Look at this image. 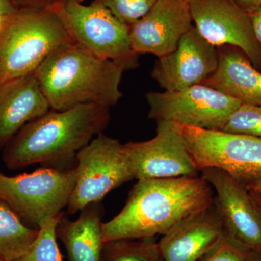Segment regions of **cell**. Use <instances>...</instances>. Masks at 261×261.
Returning a JSON list of instances; mask_svg holds the SVG:
<instances>
[{
  "label": "cell",
  "instance_id": "6da1fadb",
  "mask_svg": "<svg viewBox=\"0 0 261 261\" xmlns=\"http://www.w3.org/2000/svg\"><path fill=\"white\" fill-rule=\"evenodd\" d=\"M214 199L212 187L201 176L138 180L124 207L102 223L103 241L165 235Z\"/></svg>",
  "mask_w": 261,
  "mask_h": 261
},
{
  "label": "cell",
  "instance_id": "7a4b0ae2",
  "mask_svg": "<svg viewBox=\"0 0 261 261\" xmlns=\"http://www.w3.org/2000/svg\"><path fill=\"white\" fill-rule=\"evenodd\" d=\"M111 117V108L97 105L49 109L19 130L3 149V162L10 170L38 163L60 169L74 168L76 154L103 133Z\"/></svg>",
  "mask_w": 261,
  "mask_h": 261
},
{
  "label": "cell",
  "instance_id": "3957f363",
  "mask_svg": "<svg viewBox=\"0 0 261 261\" xmlns=\"http://www.w3.org/2000/svg\"><path fill=\"white\" fill-rule=\"evenodd\" d=\"M124 71L71 42L51 53L34 74L50 109L62 111L86 105L116 106L123 96Z\"/></svg>",
  "mask_w": 261,
  "mask_h": 261
},
{
  "label": "cell",
  "instance_id": "277c9868",
  "mask_svg": "<svg viewBox=\"0 0 261 261\" xmlns=\"http://www.w3.org/2000/svg\"><path fill=\"white\" fill-rule=\"evenodd\" d=\"M73 42L56 13L23 7L0 32V84L34 72L58 48Z\"/></svg>",
  "mask_w": 261,
  "mask_h": 261
},
{
  "label": "cell",
  "instance_id": "5b68a950",
  "mask_svg": "<svg viewBox=\"0 0 261 261\" xmlns=\"http://www.w3.org/2000/svg\"><path fill=\"white\" fill-rule=\"evenodd\" d=\"M60 19L73 42L92 54L119 65L124 70L139 66L132 48L129 27L94 1L85 5L77 0H54L48 7Z\"/></svg>",
  "mask_w": 261,
  "mask_h": 261
},
{
  "label": "cell",
  "instance_id": "8992f818",
  "mask_svg": "<svg viewBox=\"0 0 261 261\" xmlns=\"http://www.w3.org/2000/svg\"><path fill=\"white\" fill-rule=\"evenodd\" d=\"M44 167L9 176L0 173V199L31 227L61 214L74 188L75 168Z\"/></svg>",
  "mask_w": 261,
  "mask_h": 261
},
{
  "label": "cell",
  "instance_id": "52a82bcc",
  "mask_svg": "<svg viewBox=\"0 0 261 261\" xmlns=\"http://www.w3.org/2000/svg\"><path fill=\"white\" fill-rule=\"evenodd\" d=\"M175 123L200 172L219 168L245 187L260 181V138Z\"/></svg>",
  "mask_w": 261,
  "mask_h": 261
},
{
  "label": "cell",
  "instance_id": "ba28073f",
  "mask_svg": "<svg viewBox=\"0 0 261 261\" xmlns=\"http://www.w3.org/2000/svg\"><path fill=\"white\" fill-rule=\"evenodd\" d=\"M75 182L67 206L73 215L101 200L117 187L135 179L123 144L102 133L75 156Z\"/></svg>",
  "mask_w": 261,
  "mask_h": 261
},
{
  "label": "cell",
  "instance_id": "9c48e42d",
  "mask_svg": "<svg viewBox=\"0 0 261 261\" xmlns=\"http://www.w3.org/2000/svg\"><path fill=\"white\" fill-rule=\"evenodd\" d=\"M149 118L207 130H220L242 104L205 84L175 92L146 94Z\"/></svg>",
  "mask_w": 261,
  "mask_h": 261
},
{
  "label": "cell",
  "instance_id": "30bf717a",
  "mask_svg": "<svg viewBox=\"0 0 261 261\" xmlns=\"http://www.w3.org/2000/svg\"><path fill=\"white\" fill-rule=\"evenodd\" d=\"M123 150L135 179L200 176L183 135L173 122L157 121L153 138L123 144Z\"/></svg>",
  "mask_w": 261,
  "mask_h": 261
},
{
  "label": "cell",
  "instance_id": "8fae6325",
  "mask_svg": "<svg viewBox=\"0 0 261 261\" xmlns=\"http://www.w3.org/2000/svg\"><path fill=\"white\" fill-rule=\"evenodd\" d=\"M189 6L194 25L205 40L216 47L239 48L261 69V47L247 12L233 0H194Z\"/></svg>",
  "mask_w": 261,
  "mask_h": 261
},
{
  "label": "cell",
  "instance_id": "7c38bea8",
  "mask_svg": "<svg viewBox=\"0 0 261 261\" xmlns=\"http://www.w3.org/2000/svg\"><path fill=\"white\" fill-rule=\"evenodd\" d=\"M200 172L216 191L214 203L225 232L247 251L261 252V211L249 190L219 168Z\"/></svg>",
  "mask_w": 261,
  "mask_h": 261
},
{
  "label": "cell",
  "instance_id": "4fadbf2b",
  "mask_svg": "<svg viewBox=\"0 0 261 261\" xmlns=\"http://www.w3.org/2000/svg\"><path fill=\"white\" fill-rule=\"evenodd\" d=\"M218 61L217 47L205 40L193 24L174 51L158 58L151 76L164 91L181 90L203 84L216 70Z\"/></svg>",
  "mask_w": 261,
  "mask_h": 261
},
{
  "label": "cell",
  "instance_id": "5bb4252c",
  "mask_svg": "<svg viewBox=\"0 0 261 261\" xmlns=\"http://www.w3.org/2000/svg\"><path fill=\"white\" fill-rule=\"evenodd\" d=\"M193 25L190 6L181 0H159L148 13L129 27L132 48L137 54L167 56L177 47Z\"/></svg>",
  "mask_w": 261,
  "mask_h": 261
},
{
  "label": "cell",
  "instance_id": "9a60e30c",
  "mask_svg": "<svg viewBox=\"0 0 261 261\" xmlns=\"http://www.w3.org/2000/svg\"><path fill=\"white\" fill-rule=\"evenodd\" d=\"M222 221L214 202L182 221L159 241L163 261H198L224 234Z\"/></svg>",
  "mask_w": 261,
  "mask_h": 261
},
{
  "label": "cell",
  "instance_id": "2e32d148",
  "mask_svg": "<svg viewBox=\"0 0 261 261\" xmlns=\"http://www.w3.org/2000/svg\"><path fill=\"white\" fill-rule=\"evenodd\" d=\"M49 109L34 74L0 84V152L25 125Z\"/></svg>",
  "mask_w": 261,
  "mask_h": 261
},
{
  "label": "cell",
  "instance_id": "e0dca14e",
  "mask_svg": "<svg viewBox=\"0 0 261 261\" xmlns=\"http://www.w3.org/2000/svg\"><path fill=\"white\" fill-rule=\"evenodd\" d=\"M217 49V68L203 84L242 103L261 105L260 70L238 47L224 45Z\"/></svg>",
  "mask_w": 261,
  "mask_h": 261
},
{
  "label": "cell",
  "instance_id": "ac0fdd59",
  "mask_svg": "<svg viewBox=\"0 0 261 261\" xmlns=\"http://www.w3.org/2000/svg\"><path fill=\"white\" fill-rule=\"evenodd\" d=\"M103 211L102 203L97 202L84 207L74 221L62 213L56 235L64 245L68 261H100Z\"/></svg>",
  "mask_w": 261,
  "mask_h": 261
},
{
  "label": "cell",
  "instance_id": "d6986e66",
  "mask_svg": "<svg viewBox=\"0 0 261 261\" xmlns=\"http://www.w3.org/2000/svg\"><path fill=\"white\" fill-rule=\"evenodd\" d=\"M39 229L29 226L0 199V257L14 261L35 241Z\"/></svg>",
  "mask_w": 261,
  "mask_h": 261
},
{
  "label": "cell",
  "instance_id": "ffe728a7",
  "mask_svg": "<svg viewBox=\"0 0 261 261\" xmlns=\"http://www.w3.org/2000/svg\"><path fill=\"white\" fill-rule=\"evenodd\" d=\"M100 261H163L155 237L121 239L103 244Z\"/></svg>",
  "mask_w": 261,
  "mask_h": 261
},
{
  "label": "cell",
  "instance_id": "44dd1931",
  "mask_svg": "<svg viewBox=\"0 0 261 261\" xmlns=\"http://www.w3.org/2000/svg\"><path fill=\"white\" fill-rule=\"evenodd\" d=\"M62 213L44 220L39 224L35 241L23 255L14 261H63L56 235L57 225Z\"/></svg>",
  "mask_w": 261,
  "mask_h": 261
},
{
  "label": "cell",
  "instance_id": "7402d4cb",
  "mask_svg": "<svg viewBox=\"0 0 261 261\" xmlns=\"http://www.w3.org/2000/svg\"><path fill=\"white\" fill-rule=\"evenodd\" d=\"M221 130L261 139V105L242 103Z\"/></svg>",
  "mask_w": 261,
  "mask_h": 261
},
{
  "label": "cell",
  "instance_id": "603a6c76",
  "mask_svg": "<svg viewBox=\"0 0 261 261\" xmlns=\"http://www.w3.org/2000/svg\"><path fill=\"white\" fill-rule=\"evenodd\" d=\"M106 6L122 23L130 27L152 9L159 0H94Z\"/></svg>",
  "mask_w": 261,
  "mask_h": 261
},
{
  "label": "cell",
  "instance_id": "cb8c5ba5",
  "mask_svg": "<svg viewBox=\"0 0 261 261\" xmlns=\"http://www.w3.org/2000/svg\"><path fill=\"white\" fill-rule=\"evenodd\" d=\"M249 252L224 232L218 243L198 261H246Z\"/></svg>",
  "mask_w": 261,
  "mask_h": 261
},
{
  "label": "cell",
  "instance_id": "d4e9b609",
  "mask_svg": "<svg viewBox=\"0 0 261 261\" xmlns=\"http://www.w3.org/2000/svg\"><path fill=\"white\" fill-rule=\"evenodd\" d=\"M249 14L251 18L254 34L261 47V7L250 12Z\"/></svg>",
  "mask_w": 261,
  "mask_h": 261
},
{
  "label": "cell",
  "instance_id": "484cf974",
  "mask_svg": "<svg viewBox=\"0 0 261 261\" xmlns=\"http://www.w3.org/2000/svg\"><path fill=\"white\" fill-rule=\"evenodd\" d=\"M18 10L16 4L12 0H0V15L9 16Z\"/></svg>",
  "mask_w": 261,
  "mask_h": 261
},
{
  "label": "cell",
  "instance_id": "4316f807",
  "mask_svg": "<svg viewBox=\"0 0 261 261\" xmlns=\"http://www.w3.org/2000/svg\"><path fill=\"white\" fill-rule=\"evenodd\" d=\"M13 3H18L23 5V7L47 8L54 0H12Z\"/></svg>",
  "mask_w": 261,
  "mask_h": 261
},
{
  "label": "cell",
  "instance_id": "83f0119b",
  "mask_svg": "<svg viewBox=\"0 0 261 261\" xmlns=\"http://www.w3.org/2000/svg\"><path fill=\"white\" fill-rule=\"evenodd\" d=\"M236 4L247 13L257 9L261 7V0H233Z\"/></svg>",
  "mask_w": 261,
  "mask_h": 261
},
{
  "label": "cell",
  "instance_id": "f1b7e54d",
  "mask_svg": "<svg viewBox=\"0 0 261 261\" xmlns=\"http://www.w3.org/2000/svg\"><path fill=\"white\" fill-rule=\"evenodd\" d=\"M246 261H261V252H249L248 255H247Z\"/></svg>",
  "mask_w": 261,
  "mask_h": 261
},
{
  "label": "cell",
  "instance_id": "f546056e",
  "mask_svg": "<svg viewBox=\"0 0 261 261\" xmlns=\"http://www.w3.org/2000/svg\"><path fill=\"white\" fill-rule=\"evenodd\" d=\"M249 190V191L256 192L261 193V180L255 183H252L251 185H247L245 187Z\"/></svg>",
  "mask_w": 261,
  "mask_h": 261
},
{
  "label": "cell",
  "instance_id": "4dcf8cb0",
  "mask_svg": "<svg viewBox=\"0 0 261 261\" xmlns=\"http://www.w3.org/2000/svg\"><path fill=\"white\" fill-rule=\"evenodd\" d=\"M250 192V195H251L252 199H253L254 202H255L258 208L261 211V193L256 192Z\"/></svg>",
  "mask_w": 261,
  "mask_h": 261
},
{
  "label": "cell",
  "instance_id": "1f68e13d",
  "mask_svg": "<svg viewBox=\"0 0 261 261\" xmlns=\"http://www.w3.org/2000/svg\"><path fill=\"white\" fill-rule=\"evenodd\" d=\"M10 16V15H9ZM8 16H4V15H0V32H1L2 29L3 28L5 20Z\"/></svg>",
  "mask_w": 261,
  "mask_h": 261
},
{
  "label": "cell",
  "instance_id": "d6a6232c",
  "mask_svg": "<svg viewBox=\"0 0 261 261\" xmlns=\"http://www.w3.org/2000/svg\"><path fill=\"white\" fill-rule=\"evenodd\" d=\"M181 1H183L184 3H187V4H189V3H191V2L194 1V0H181Z\"/></svg>",
  "mask_w": 261,
  "mask_h": 261
},
{
  "label": "cell",
  "instance_id": "836d02e7",
  "mask_svg": "<svg viewBox=\"0 0 261 261\" xmlns=\"http://www.w3.org/2000/svg\"><path fill=\"white\" fill-rule=\"evenodd\" d=\"M0 261H8V260H5V259L3 258V257H0Z\"/></svg>",
  "mask_w": 261,
  "mask_h": 261
},
{
  "label": "cell",
  "instance_id": "e575fe53",
  "mask_svg": "<svg viewBox=\"0 0 261 261\" xmlns=\"http://www.w3.org/2000/svg\"><path fill=\"white\" fill-rule=\"evenodd\" d=\"M77 1L80 2V3H82V2L84 1V0H77Z\"/></svg>",
  "mask_w": 261,
  "mask_h": 261
}]
</instances>
